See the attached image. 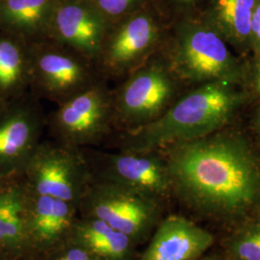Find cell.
<instances>
[{"label":"cell","instance_id":"cell-1","mask_svg":"<svg viewBox=\"0 0 260 260\" xmlns=\"http://www.w3.org/2000/svg\"><path fill=\"white\" fill-rule=\"evenodd\" d=\"M160 149L173 194L189 210L234 228L260 217V162L245 141L199 138Z\"/></svg>","mask_w":260,"mask_h":260},{"label":"cell","instance_id":"cell-2","mask_svg":"<svg viewBox=\"0 0 260 260\" xmlns=\"http://www.w3.org/2000/svg\"><path fill=\"white\" fill-rule=\"evenodd\" d=\"M240 96L222 84L204 86L174 103L157 120L138 129L118 133L119 150H153L203 138L222 126Z\"/></svg>","mask_w":260,"mask_h":260},{"label":"cell","instance_id":"cell-3","mask_svg":"<svg viewBox=\"0 0 260 260\" xmlns=\"http://www.w3.org/2000/svg\"><path fill=\"white\" fill-rule=\"evenodd\" d=\"M21 177L34 193L76 205H79L93 179L84 149L57 141H41Z\"/></svg>","mask_w":260,"mask_h":260},{"label":"cell","instance_id":"cell-4","mask_svg":"<svg viewBox=\"0 0 260 260\" xmlns=\"http://www.w3.org/2000/svg\"><path fill=\"white\" fill-rule=\"evenodd\" d=\"M164 66L144 64L112 90L114 131L138 129L157 120L173 105L174 72L170 65Z\"/></svg>","mask_w":260,"mask_h":260},{"label":"cell","instance_id":"cell-5","mask_svg":"<svg viewBox=\"0 0 260 260\" xmlns=\"http://www.w3.org/2000/svg\"><path fill=\"white\" fill-rule=\"evenodd\" d=\"M78 213L102 220L139 246L161 221V203L123 186L93 179L79 203Z\"/></svg>","mask_w":260,"mask_h":260},{"label":"cell","instance_id":"cell-6","mask_svg":"<svg viewBox=\"0 0 260 260\" xmlns=\"http://www.w3.org/2000/svg\"><path fill=\"white\" fill-rule=\"evenodd\" d=\"M55 141L84 149L96 146L114 133L112 89L105 79L58 104L47 118Z\"/></svg>","mask_w":260,"mask_h":260},{"label":"cell","instance_id":"cell-7","mask_svg":"<svg viewBox=\"0 0 260 260\" xmlns=\"http://www.w3.org/2000/svg\"><path fill=\"white\" fill-rule=\"evenodd\" d=\"M29 50L30 83L57 105L103 79L92 62L49 40L30 45Z\"/></svg>","mask_w":260,"mask_h":260},{"label":"cell","instance_id":"cell-8","mask_svg":"<svg viewBox=\"0 0 260 260\" xmlns=\"http://www.w3.org/2000/svg\"><path fill=\"white\" fill-rule=\"evenodd\" d=\"M153 150L86 151L93 179L109 181L162 203L173 194L172 180L165 155Z\"/></svg>","mask_w":260,"mask_h":260},{"label":"cell","instance_id":"cell-9","mask_svg":"<svg viewBox=\"0 0 260 260\" xmlns=\"http://www.w3.org/2000/svg\"><path fill=\"white\" fill-rule=\"evenodd\" d=\"M159 30L147 13L134 12L109 25L94 66L103 79L120 80L145 64Z\"/></svg>","mask_w":260,"mask_h":260},{"label":"cell","instance_id":"cell-10","mask_svg":"<svg viewBox=\"0 0 260 260\" xmlns=\"http://www.w3.org/2000/svg\"><path fill=\"white\" fill-rule=\"evenodd\" d=\"M173 43L169 65L178 77L201 80L231 75L232 56L213 31L183 24Z\"/></svg>","mask_w":260,"mask_h":260},{"label":"cell","instance_id":"cell-11","mask_svg":"<svg viewBox=\"0 0 260 260\" xmlns=\"http://www.w3.org/2000/svg\"><path fill=\"white\" fill-rule=\"evenodd\" d=\"M109 25L90 0H58L47 40L75 51L94 65Z\"/></svg>","mask_w":260,"mask_h":260},{"label":"cell","instance_id":"cell-12","mask_svg":"<svg viewBox=\"0 0 260 260\" xmlns=\"http://www.w3.org/2000/svg\"><path fill=\"white\" fill-rule=\"evenodd\" d=\"M47 125L35 104H24L0 117V180L20 176Z\"/></svg>","mask_w":260,"mask_h":260},{"label":"cell","instance_id":"cell-13","mask_svg":"<svg viewBox=\"0 0 260 260\" xmlns=\"http://www.w3.org/2000/svg\"><path fill=\"white\" fill-rule=\"evenodd\" d=\"M77 214L78 205L28 188V238L35 258L46 257L69 240Z\"/></svg>","mask_w":260,"mask_h":260},{"label":"cell","instance_id":"cell-14","mask_svg":"<svg viewBox=\"0 0 260 260\" xmlns=\"http://www.w3.org/2000/svg\"><path fill=\"white\" fill-rule=\"evenodd\" d=\"M214 243V236L182 216L171 215L152 233L137 260H199Z\"/></svg>","mask_w":260,"mask_h":260},{"label":"cell","instance_id":"cell-15","mask_svg":"<svg viewBox=\"0 0 260 260\" xmlns=\"http://www.w3.org/2000/svg\"><path fill=\"white\" fill-rule=\"evenodd\" d=\"M28 188L20 176L0 180V255L35 259L27 233Z\"/></svg>","mask_w":260,"mask_h":260},{"label":"cell","instance_id":"cell-16","mask_svg":"<svg viewBox=\"0 0 260 260\" xmlns=\"http://www.w3.org/2000/svg\"><path fill=\"white\" fill-rule=\"evenodd\" d=\"M70 239L99 260H137V245L126 234L99 219L78 216Z\"/></svg>","mask_w":260,"mask_h":260},{"label":"cell","instance_id":"cell-17","mask_svg":"<svg viewBox=\"0 0 260 260\" xmlns=\"http://www.w3.org/2000/svg\"><path fill=\"white\" fill-rule=\"evenodd\" d=\"M57 1L1 0L0 17L27 45H34L47 41Z\"/></svg>","mask_w":260,"mask_h":260},{"label":"cell","instance_id":"cell-18","mask_svg":"<svg viewBox=\"0 0 260 260\" xmlns=\"http://www.w3.org/2000/svg\"><path fill=\"white\" fill-rule=\"evenodd\" d=\"M29 45L10 38L0 39V93L20 90L31 81Z\"/></svg>","mask_w":260,"mask_h":260},{"label":"cell","instance_id":"cell-19","mask_svg":"<svg viewBox=\"0 0 260 260\" xmlns=\"http://www.w3.org/2000/svg\"><path fill=\"white\" fill-rule=\"evenodd\" d=\"M254 6L255 0H218V18L232 36L244 41L251 35Z\"/></svg>","mask_w":260,"mask_h":260},{"label":"cell","instance_id":"cell-20","mask_svg":"<svg viewBox=\"0 0 260 260\" xmlns=\"http://www.w3.org/2000/svg\"><path fill=\"white\" fill-rule=\"evenodd\" d=\"M226 248L232 260H260V217L235 228Z\"/></svg>","mask_w":260,"mask_h":260},{"label":"cell","instance_id":"cell-21","mask_svg":"<svg viewBox=\"0 0 260 260\" xmlns=\"http://www.w3.org/2000/svg\"><path fill=\"white\" fill-rule=\"evenodd\" d=\"M112 24L137 11L141 0H90Z\"/></svg>","mask_w":260,"mask_h":260},{"label":"cell","instance_id":"cell-22","mask_svg":"<svg viewBox=\"0 0 260 260\" xmlns=\"http://www.w3.org/2000/svg\"><path fill=\"white\" fill-rule=\"evenodd\" d=\"M45 258L46 260H99L83 246L70 238Z\"/></svg>","mask_w":260,"mask_h":260},{"label":"cell","instance_id":"cell-23","mask_svg":"<svg viewBox=\"0 0 260 260\" xmlns=\"http://www.w3.org/2000/svg\"><path fill=\"white\" fill-rule=\"evenodd\" d=\"M251 34L256 47L260 50V3L254 8L251 21Z\"/></svg>","mask_w":260,"mask_h":260},{"label":"cell","instance_id":"cell-24","mask_svg":"<svg viewBox=\"0 0 260 260\" xmlns=\"http://www.w3.org/2000/svg\"><path fill=\"white\" fill-rule=\"evenodd\" d=\"M255 89L256 91L260 93V65L258 66L257 69V73H256V79H255Z\"/></svg>","mask_w":260,"mask_h":260},{"label":"cell","instance_id":"cell-25","mask_svg":"<svg viewBox=\"0 0 260 260\" xmlns=\"http://www.w3.org/2000/svg\"><path fill=\"white\" fill-rule=\"evenodd\" d=\"M2 105H3V95L0 93V109H1Z\"/></svg>","mask_w":260,"mask_h":260},{"label":"cell","instance_id":"cell-26","mask_svg":"<svg viewBox=\"0 0 260 260\" xmlns=\"http://www.w3.org/2000/svg\"><path fill=\"white\" fill-rule=\"evenodd\" d=\"M178 1H180V2H183V3H188V2H191L192 0H178Z\"/></svg>","mask_w":260,"mask_h":260},{"label":"cell","instance_id":"cell-27","mask_svg":"<svg viewBox=\"0 0 260 260\" xmlns=\"http://www.w3.org/2000/svg\"><path fill=\"white\" fill-rule=\"evenodd\" d=\"M207 260H221V259H219V258H217V257H211V258H207Z\"/></svg>","mask_w":260,"mask_h":260},{"label":"cell","instance_id":"cell-28","mask_svg":"<svg viewBox=\"0 0 260 260\" xmlns=\"http://www.w3.org/2000/svg\"><path fill=\"white\" fill-rule=\"evenodd\" d=\"M0 260H5V259H4V258H3V257H2V256H1V255H0Z\"/></svg>","mask_w":260,"mask_h":260},{"label":"cell","instance_id":"cell-29","mask_svg":"<svg viewBox=\"0 0 260 260\" xmlns=\"http://www.w3.org/2000/svg\"><path fill=\"white\" fill-rule=\"evenodd\" d=\"M258 122H259V129H260V118H259V121H258Z\"/></svg>","mask_w":260,"mask_h":260},{"label":"cell","instance_id":"cell-30","mask_svg":"<svg viewBox=\"0 0 260 260\" xmlns=\"http://www.w3.org/2000/svg\"><path fill=\"white\" fill-rule=\"evenodd\" d=\"M203 260H207V258H205V259H203Z\"/></svg>","mask_w":260,"mask_h":260},{"label":"cell","instance_id":"cell-31","mask_svg":"<svg viewBox=\"0 0 260 260\" xmlns=\"http://www.w3.org/2000/svg\"><path fill=\"white\" fill-rule=\"evenodd\" d=\"M0 1H1V0H0Z\"/></svg>","mask_w":260,"mask_h":260}]
</instances>
